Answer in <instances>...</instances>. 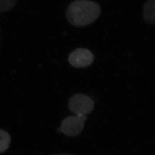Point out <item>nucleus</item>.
I'll return each mask as SVG.
<instances>
[{"label":"nucleus","instance_id":"nucleus-4","mask_svg":"<svg viewBox=\"0 0 155 155\" xmlns=\"http://www.w3.org/2000/svg\"><path fill=\"white\" fill-rule=\"evenodd\" d=\"M84 127V120L78 116H70L64 119L60 130L67 136H76L82 132Z\"/></svg>","mask_w":155,"mask_h":155},{"label":"nucleus","instance_id":"nucleus-6","mask_svg":"<svg viewBox=\"0 0 155 155\" xmlns=\"http://www.w3.org/2000/svg\"><path fill=\"white\" fill-rule=\"evenodd\" d=\"M10 143V135L6 131L0 129V153L6 151L9 148Z\"/></svg>","mask_w":155,"mask_h":155},{"label":"nucleus","instance_id":"nucleus-2","mask_svg":"<svg viewBox=\"0 0 155 155\" xmlns=\"http://www.w3.org/2000/svg\"><path fill=\"white\" fill-rule=\"evenodd\" d=\"M68 107L72 113L75 114L84 120L86 114H89L94 110V103L87 95L76 94L69 99Z\"/></svg>","mask_w":155,"mask_h":155},{"label":"nucleus","instance_id":"nucleus-3","mask_svg":"<svg viewBox=\"0 0 155 155\" xmlns=\"http://www.w3.org/2000/svg\"><path fill=\"white\" fill-rule=\"evenodd\" d=\"M94 56L87 49L78 48L73 50L69 55L68 61L72 66L76 68H85L94 61Z\"/></svg>","mask_w":155,"mask_h":155},{"label":"nucleus","instance_id":"nucleus-5","mask_svg":"<svg viewBox=\"0 0 155 155\" xmlns=\"http://www.w3.org/2000/svg\"><path fill=\"white\" fill-rule=\"evenodd\" d=\"M155 0H147L143 6V18L149 25L155 23Z\"/></svg>","mask_w":155,"mask_h":155},{"label":"nucleus","instance_id":"nucleus-1","mask_svg":"<svg viewBox=\"0 0 155 155\" xmlns=\"http://www.w3.org/2000/svg\"><path fill=\"white\" fill-rule=\"evenodd\" d=\"M101 12L97 3L89 0H75L68 6L66 18L71 25L84 27L95 21Z\"/></svg>","mask_w":155,"mask_h":155},{"label":"nucleus","instance_id":"nucleus-8","mask_svg":"<svg viewBox=\"0 0 155 155\" xmlns=\"http://www.w3.org/2000/svg\"><path fill=\"white\" fill-rule=\"evenodd\" d=\"M71 155V154H56V155Z\"/></svg>","mask_w":155,"mask_h":155},{"label":"nucleus","instance_id":"nucleus-7","mask_svg":"<svg viewBox=\"0 0 155 155\" xmlns=\"http://www.w3.org/2000/svg\"><path fill=\"white\" fill-rule=\"evenodd\" d=\"M17 0H0V12L11 10L15 6Z\"/></svg>","mask_w":155,"mask_h":155}]
</instances>
